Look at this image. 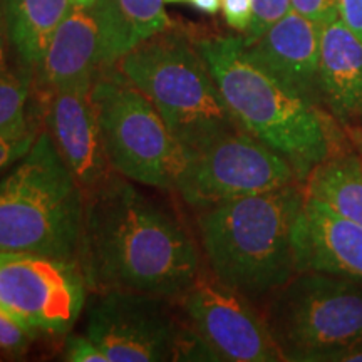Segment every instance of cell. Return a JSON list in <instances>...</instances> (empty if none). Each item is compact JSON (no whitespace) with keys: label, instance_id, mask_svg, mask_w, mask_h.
<instances>
[{"label":"cell","instance_id":"1","mask_svg":"<svg viewBox=\"0 0 362 362\" xmlns=\"http://www.w3.org/2000/svg\"><path fill=\"white\" fill-rule=\"evenodd\" d=\"M79 264L98 291L168 300H180L202 274L200 253L180 220L115 175L86 194Z\"/></svg>","mask_w":362,"mask_h":362},{"label":"cell","instance_id":"2","mask_svg":"<svg viewBox=\"0 0 362 362\" xmlns=\"http://www.w3.org/2000/svg\"><path fill=\"white\" fill-rule=\"evenodd\" d=\"M304 202L305 192L293 181L200 210V242L211 272L247 297L277 292L297 275L293 230Z\"/></svg>","mask_w":362,"mask_h":362},{"label":"cell","instance_id":"3","mask_svg":"<svg viewBox=\"0 0 362 362\" xmlns=\"http://www.w3.org/2000/svg\"><path fill=\"white\" fill-rule=\"evenodd\" d=\"M197 47L235 119L291 163L298 181L327 160L330 133L319 107L260 66L242 35L203 39Z\"/></svg>","mask_w":362,"mask_h":362},{"label":"cell","instance_id":"4","mask_svg":"<svg viewBox=\"0 0 362 362\" xmlns=\"http://www.w3.org/2000/svg\"><path fill=\"white\" fill-rule=\"evenodd\" d=\"M86 194L49 133L0 180V252L79 260Z\"/></svg>","mask_w":362,"mask_h":362},{"label":"cell","instance_id":"5","mask_svg":"<svg viewBox=\"0 0 362 362\" xmlns=\"http://www.w3.org/2000/svg\"><path fill=\"white\" fill-rule=\"evenodd\" d=\"M116 64L151 99L180 149L240 126L198 47L183 35L158 34Z\"/></svg>","mask_w":362,"mask_h":362},{"label":"cell","instance_id":"6","mask_svg":"<svg viewBox=\"0 0 362 362\" xmlns=\"http://www.w3.org/2000/svg\"><path fill=\"white\" fill-rule=\"evenodd\" d=\"M265 319L285 361H342L362 346V282L298 272L275 293Z\"/></svg>","mask_w":362,"mask_h":362},{"label":"cell","instance_id":"7","mask_svg":"<svg viewBox=\"0 0 362 362\" xmlns=\"http://www.w3.org/2000/svg\"><path fill=\"white\" fill-rule=\"evenodd\" d=\"M90 96L111 168L146 187L175 189L180 148L151 99L119 71L98 72Z\"/></svg>","mask_w":362,"mask_h":362},{"label":"cell","instance_id":"8","mask_svg":"<svg viewBox=\"0 0 362 362\" xmlns=\"http://www.w3.org/2000/svg\"><path fill=\"white\" fill-rule=\"evenodd\" d=\"M296 180L292 165L280 153L242 126H233L180 149L175 192L189 206L203 210L287 187Z\"/></svg>","mask_w":362,"mask_h":362},{"label":"cell","instance_id":"9","mask_svg":"<svg viewBox=\"0 0 362 362\" xmlns=\"http://www.w3.org/2000/svg\"><path fill=\"white\" fill-rule=\"evenodd\" d=\"M86 285L79 260L0 252V312L37 336L69 332L83 312Z\"/></svg>","mask_w":362,"mask_h":362},{"label":"cell","instance_id":"10","mask_svg":"<svg viewBox=\"0 0 362 362\" xmlns=\"http://www.w3.org/2000/svg\"><path fill=\"white\" fill-rule=\"evenodd\" d=\"M185 322L200 336L215 361H285L265 317L253 309L250 297L216 275H198L180 298Z\"/></svg>","mask_w":362,"mask_h":362},{"label":"cell","instance_id":"11","mask_svg":"<svg viewBox=\"0 0 362 362\" xmlns=\"http://www.w3.org/2000/svg\"><path fill=\"white\" fill-rule=\"evenodd\" d=\"M168 298L131 291H104L93 302L86 336L110 362L173 361L180 324Z\"/></svg>","mask_w":362,"mask_h":362},{"label":"cell","instance_id":"12","mask_svg":"<svg viewBox=\"0 0 362 362\" xmlns=\"http://www.w3.org/2000/svg\"><path fill=\"white\" fill-rule=\"evenodd\" d=\"M47 98V133L84 194H89L112 175L90 88L57 89Z\"/></svg>","mask_w":362,"mask_h":362},{"label":"cell","instance_id":"13","mask_svg":"<svg viewBox=\"0 0 362 362\" xmlns=\"http://www.w3.org/2000/svg\"><path fill=\"white\" fill-rule=\"evenodd\" d=\"M298 272H322L362 282V226L307 197L296 230Z\"/></svg>","mask_w":362,"mask_h":362},{"label":"cell","instance_id":"14","mask_svg":"<svg viewBox=\"0 0 362 362\" xmlns=\"http://www.w3.org/2000/svg\"><path fill=\"white\" fill-rule=\"evenodd\" d=\"M245 47L260 66L285 86L315 106L322 103L317 22L291 11Z\"/></svg>","mask_w":362,"mask_h":362},{"label":"cell","instance_id":"15","mask_svg":"<svg viewBox=\"0 0 362 362\" xmlns=\"http://www.w3.org/2000/svg\"><path fill=\"white\" fill-rule=\"evenodd\" d=\"M101 71V33L94 7L72 6L57 27L37 67L45 93L93 88Z\"/></svg>","mask_w":362,"mask_h":362},{"label":"cell","instance_id":"16","mask_svg":"<svg viewBox=\"0 0 362 362\" xmlns=\"http://www.w3.org/2000/svg\"><path fill=\"white\" fill-rule=\"evenodd\" d=\"M322 103L341 119L362 117V40L330 8L319 22Z\"/></svg>","mask_w":362,"mask_h":362},{"label":"cell","instance_id":"17","mask_svg":"<svg viewBox=\"0 0 362 362\" xmlns=\"http://www.w3.org/2000/svg\"><path fill=\"white\" fill-rule=\"evenodd\" d=\"M94 11L101 33V69L170 27L165 0H98Z\"/></svg>","mask_w":362,"mask_h":362},{"label":"cell","instance_id":"18","mask_svg":"<svg viewBox=\"0 0 362 362\" xmlns=\"http://www.w3.org/2000/svg\"><path fill=\"white\" fill-rule=\"evenodd\" d=\"M7 34L22 66L37 71L57 27L72 8V0H4Z\"/></svg>","mask_w":362,"mask_h":362},{"label":"cell","instance_id":"19","mask_svg":"<svg viewBox=\"0 0 362 362\" xmlns=\"http://www.w3.org/2000/svg\"><path fill=\"white\" fill-rule=\"evenodd\" d=\"M305 183L307 197L362 226V160L359 156L330 155L312 170Z\"/></svg>","mask_w":362,"mask_h":362},{"label":"cell","instance_id":"20","mask_svg":"<svg viewBox=\"0 0 362 362\" xmlns=\"http://www.w3.org/2000/svg\"><path fill=\"white\" fill-rule=\"evenodd\" d=\"M30 83L27 76L0 72V133L30 126L27 119Z\"/></svg>","mask_w":362,"mask_h":362},{"label":"cell","instance_id":"21","mask_svg":"<svg viewBox=\"0 0 362 362\" xmlns=\"http://www.w3.org/2000/svg\"><path fill=\"white\" fill-rule=\"evenodd\" d=\"M291 11V0H253V17L245 35H242L243 42L250 44L259 39L270 25L279 22Z\"/></svg>","mask_w":362,"mask_h":362},{"label":"cell","instance_id":"22","mask_svg":"<svg viewBox=\"0 0 362 362\" xmlns=\"http://www.w3.org/2000/svg\"><path fill=\"white\" fill-rule=\"evenodd\" d=\"M35 138H37V133L33 126L0 133V175L27 155V151L33 148Z\"/></svg>","mask_w":362,"mask_h":362},{"label":"cell","instance_id":"23","mask_svg":"<svg viewBox=\"0 0 362 362\" xmlns=\"http://www.w3.org/2000/svg\"><path fill=\"white\" fill-rule=\"evenodd\" d=\"M37 334L30 332L12 317L0 312V354L24 356Z\"/></svg>","mask_w":362,"mask_h":362},{"label":"cell","instance_id":"24","mask_svg":"<svg viewBox=\"0 0 362 362\" xmlns=\"http://www.w3.org/2000/svg\"><path fill=\"white\" fill-rule=\"evenodd\" d=\"M62 356L64 361L71 362H110L106 354L86 334L84 336L72 334L67 337Z\"/></svg>","mask_w":362,"mask_h":362},{"label":"cell","instance_id":"25","mask_svg":"<svg viewBox=\"0 0 362 362\" xmlns=\"http://www.w3.org/2000/svg\"><path fill=\"white\" fill-rule=\"evenodd\" d=\"M220 8L232 29L247 33L253 17V0H220Z\"/></svg>","mask_w":362,"mask_h":362},{"label":"cell","instance_id":"26","mask_svg":"<svg viewBox=\"0 0 362 362\" xmlns=\"http://www.w3.org/2000/svg\"><path fill=\"white\" fill-rule=\"evenodd\" d=\"M341 21L362 40V0H336Z\"/></svg>","mask_w":362,"mask_h":362},{"label":"cell","instance_id":"27","mask_svg":"<svg viewBox=\"0 0 362 362\" xmlns=\"http://www.w3.org/2000/svg\"><path fill=\"white\" fill-rule=\"evenodd\" d=\"M292 11L307 19L319 22L330 8L336 7V0H291Z\"/></svg>","mask_w":362,"mask_h":362},{"label":"cell","instance_id":"28","mask_svg":"<svg viewBox=\"0 0 362 362\" xmlns=\"http://www.w3.org/2000/svg\"><path fill=\"white\" fill-rule=\"evenodd\" d=\"M165 4H188L205 13H216L220 11V0H165Z\"/></svg>","mask_w":362,"mask_h":362},{"label":"cell","instance_id":"29","mask_svg":"<svg viewBox=\"0 0 362 362\" xmlns=\"http://www.w3.org/2000/svg\"><path fill=\"white\" fill-rule=\"evenodd\" d=\"M6 13H4L2 2H0V72L8 71L7 64V47H6Z\"/></svg>","mask_w":362,"mask_h":362},{"label":"cell","instance_id":"30","mask_svg":"<svg viewBox=\"0 0 362 362\" xmlns=\"http://www.w3.org/2000/svg\"><path fill=\"white\" fill-rule=\"evenodd\" d=\"M349 136H351L352 144H354L357 153H359V158L362 160V129L361 128H351Z\"/></svg>","mask_w":362,"mask_h":362},{"label":"cell","instance_id":"31","mask_svg":"<svg viewBox=\"0 0 362 362\" xmlns=\"http://www.w3.org/2000/svg\"><path fill=\"white\" fill-rule=\"evenodd\" d=\"M342 361L344 362H362V346L357 347L356 351H352L351 354H347Z\"/></svg>","mask_w":362,"mask_h":362},{"label":"cell","instance_id":"32","mask_svg":"<svg viewBox=\"0 0 362 362\" xmlns=\"http://www.w3.org/2000/svg\"><path fill=\"white\" fill-rule=\"evenodd\" d=\"M98 0H72V6L78 7H94Z\"/></svg>","mask_w":362,"mask_h":362}]
</instances>
